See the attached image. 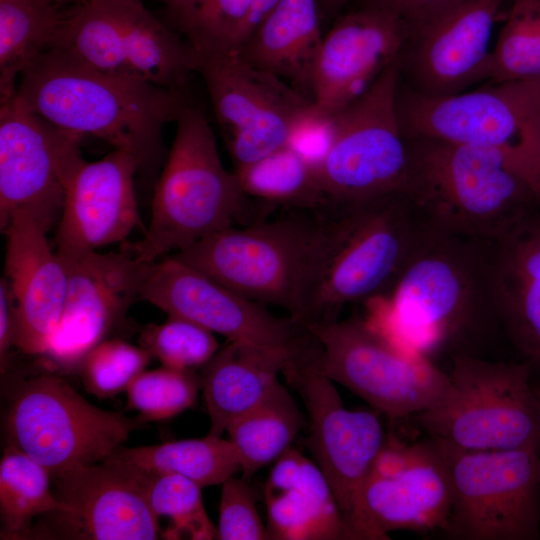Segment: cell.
I'll return each mask as SVG.
<instances>
[{
	"instance_id": "obj_1",
	"label": "cell",
	"mask_w": 540,
	"mask_h": 540,
	"mask_svg": "<svg viewBox=\"0 0 540 540\" xmlns=\"http://www.w3.org/2000/svg\"><path fill=\"white\" fill-rule=\"evenodd\" d=\"M494 241L426 226L391 290L368 300L365 320L396 346L425 356L470 353L499 325L493 285Z\"/></svg>"
},
{
	"instance_id": "obj_2",
	"label": "cell",
	"mask_w": 540,
	"mask_h": 540,
	"mask_svg": "<svg viewBox=\"0 0 540 540\" xmlns=\"http://www.w3.org/2000/svg\"><path fill=\"white\" fill-rule=\"evenodd\" d=\"M314 211L295 318L303 327L338 319L347 304L386 295L426 228L404 192L327 201Z\"/></svg>"
},
{
	"instance_id": "obj_3",
	"label": "cell",
	"mask_w": 540,
	"mask_h": 540,
	"mask_svg": "<svg viewBox=\"0 0 540 540\" xmlns=\"http://www.w3.org/2000/svg\"><path fill=\"white\" fill-rule=\"evenodd\" d=\"M16 96L65 134L97 137L132 154L142 171L161 164L164 126L190 103L187 92L104 73L55 49L21 73Z\"/></svg>"
},
{
	"instance_id": "obj_4",
	"label": "cell",
	"mask_w": 540,
	"mask_h": 540,
	"mask_svg": "<svg viewBox=\"0 0 540 540\" xmlns=\"http://www.w3.org/2000/svg\"><path fill=\"white\" fill-rule=\"evenodd\" d=\"M405 193L431 229L496 241L540 205L529 181L499 151L430 138H408Z\"/></svg>"
},
{
	"instance_id": "obj_5",
	"label": "cell",
	"mask_w": 540,
	"mask_h": 540,
	"mask_svg": "<svg viewBox=\"0 0 540 540\" xmlns=\"http://www.w3.org/2000/svg\"><path fill=\"white\" fill-rule=\"evenodd\" d=\"M175 122L149 225L141 240L123 248L144 263L184 250L255 213L236 174L223 166L202 110L189 103Z\"/></svg>"
},
{
	"instance_id": "obj_6",
	"label": "cell",
	"mask_w": 540,
	"mask_h": 540,
	"mask_svg": "<svg viewBox=\"0 0 540 540\" xmlns=\"http://www.w3.org/2000/svg\"><path fill=\"white\" fill-rule=\"evenodd\" d=\"M450 386L411 417L429 437L468 450H540V410L530 366L472 353L452 356Z\"/></svg>"
},
{
	"instance_id": "obj_7",
	"label": "cell",
	"mask_w": 540,
	"mask_h": 540,
	"mask_svg": "<svg viewBox=\"0 0 540 540\" xmlns=\"http://www.w3.org/2000/svg\"><path fill=\"white\" fill-rule=\"evenodd\" d=\"M540 79L491 83L449 96L398 87L407 138H430L502 153L540 197Z\"/></svg>"
},
{
	"instance_id": "obj_8",
	"label": "cell",
	"mask_w": 540,
	"mask_h": 540,
	"mask_svg": "<svg viewBox=\"0 0 540 540\" xmlns=\"http://www.w3.org/2000/svg\"><path fill=\"white\" fill-rule=\"evenodd\" d=\"M48 49L104 73L183 92L197 67L193 47L140 0H84L73 5Z\"/></svg>"
},
{
	"instance_id": "obj_9",
	"label": "cell",
	"mask_w": 540,
	"mask_h": 540,
	"mask_svg": "<svg viewBox=\"0 0 540 540\" xmlns=\"http://www.w3.org/2000/svg\"><path fill=\"white\" fill-rule=\"evenodd\" d=\"M304 328L315 340L320 371L391 420L433 407L449 389V374L433 360L396 346L365 318L315 322Z\"/></svg>"
},
{
	"instance_id": "obj_10",
	"label": "cell",
	"mask_w": 540,
	"mask_h": 540,
	"mask_svg": "<svg viewBox=\"0 0 540 540\" xmlns=\"http://www.w3.org/2000/svg\"><path fill=\"white\" fill-rule=\"evenodd\" d=\"M449 472L444 534L455 540L540 538V450H468L431 437Z\"/></svg>"
},
{
	"instance_id": "obj_11",
	"label": "cell",
	"mask_w": 540,
	"mask_h": 540,
	"mask_svg": "<svg viewBox=\"0 0 540 540\" xmlns=\"http://www.w3.org/2000/svg\"><path fill=\"white\" fill-rule=\"evenodd\" d=\"M288 211L225 228L173 256L247 299L286 309L295 321L316 215Z\"/></svg>"
},
{
	"instance_id": "obj_12",
	"label": "cell",
	"mask_w": 540,
	"mask_h": 540,
	"mask_svg": "<svg viewBox=\"0 0 540 540\" xmlns=\"http://www.w3.org/2000/svg\"><path fill=\"white\" fill-rule=\"evenodd\" d=\"M400 79L398 59L363 96L333 116L330 148L314 167L328 201L405 193L410 145L397 107Z\"/></svg>"
},
{
	"instance_id": "obj_13",
	"label": "cell",
	"mask_w": 540,
	"mask_h": 540,
	"mask_svg": "<svg viewBox=\"0 0 540 540\" xmlns=\"http://www.w3.org/2000/svg\"><path fill=\"white\" fill-rule=\"evenodd\" d=\"M308 335L283 374L300 395L309 417L308 447L327 479L352 540H361V493L387 434L375 412L349 410L334 382L316 364Z\"/></svg>"
},
{
	"instance_id": "obj_14",
	"label": "cell",
	"mask_w": 540,
	"mask_h": 540,
	"mask_svg": "<svg viewBox=\"0 0 540 540\" xmlns=\"http://www.w3.org/2000/svg\"><path fill=\"white\" fill-rule=\"evenodd\" d=\"M137 424L120 412L94 406L52 373L23 383L6 417L11 446L44 466L51 478L105 460Z\"/></svg>"
},
{
	"instance_id": "obj_15",
	"label": "cell",
	"mask_w": 540,
	"mask_h": 540,
	"mask_svg": "<svg viewBox=\"0 0 540 540\" xmlns=\"http://www.w3.org/2000/svg\"><path fill=\"white\" fill-rule=\"evenodd\" d=\"M195 53L234 169L286 146L312 100L252 65L239 48Z\"/></svg>"
},
{
	"instance_id": "obj_16",
	"label": "cell",
	"mask_w": 540,
	"mask_h": 540,
	"mask_svg": "<svg viewBox=\"0 0 540 540\" xmlns=\"http://www.w3.org/2000/svg\"><path fill=\"white\" fill-rule=\"evenodd\" d=\"M53 493L63 508L48 513L43 536L82 540H152L160 533L150 508V475L114 455L56 476Z\"/></svg>"
},
{
	"instance_id": "obj_17",
	"label": "cell",
	"mask_w": 540,
	"mask_h": 540,
	"mask_svg": "<svg viewBox=\"0 0 540 540\" xmlns=\"http://www.w3.org/2000/svg\"><path fill=\"white\" fill-rule=\"evenodd\" d=\"M67 273V292L59 325L43 355L66 371L78 369L85 355L140 300L150 263L122 249L118 253L57 247Z\"/></svg>"
},
{
	"instance_id": "obj_18",
	"label": "cell",
	"mask_w": 540,
	"mask_h": 540,
	"mask_svg": "<svg viewBox=\"0 0 540 540\" xmlns=\"http://www.w3.org/2000/svg\"><path fill=\"white\" fill-rule=\"evenodd\" d=\"M79 139L30 111L15 95L0 109V228L17 210L48 232L60 219Z\"/></svg>"
},
{
	"instance_id": "obj_19",
	"label": "cell",
	"mask_w": 540,
	"mask_h": 540,
	"mask_svg": "<svg viewBox=\"0 0 540 540\" xmlns=\"http://www.w3.org/2000/svg\"><path fill=\"white\" fill-rule=\"evenodd\" d=\"M140 300L228 341L291 347L305 332L291 317L275 316L266 305L237 294L173 255L150 263Z\"/></svg>"
},
{
	"instance_id": "obj_20",
	"label": "cell",
	"mask_w": 540,
	"mask_h": 540,
	"mask_svg": "<svg viewBox=\"0 0 540 540\" xmlns=\"http://www.w3.org/2000/svg\"><path fill=\"white\" fill-rule=\"evenodd\" d=\"M510 0H462L429 24L409 33L401 58L413 86L426 96L464 92L488 79L496 19Z\"/></svg>"
},
{
	"instance_id": "obj_21",
	"label": "cell",
	"mask_w": 540,
	"mask_h": 540,
	"mask_svg": "<svg viewBox=\"0 0 540 540\" xmlns=\"http://www.w3.org/2000/svg\"><path fill=\"white\" fill-rule=\"evenodd\" d=\"M408 28L397 16L368 5L344 15L323 36L311 85V100L334 116L363 96L401 58Z\"/></svg>"
},
{
	"instance_id": "obj_22",
	"label": "cell",
	"mask_w": 540,
	"mask_h": 540,
	"mask_svg": "<svg viewBox=\"0 0 540 540\" xmlns=\"http://www.w3.org/2000/svg\"><path fill=\"white\" fill-rule=\"evenodd\" d=\"M139 171L136 158L118 149L97 161L79 157L65 181L57 247L97 250L125 242L141 225L134 187Z\"/></svg>"
},
{
	"instance_id": "obj_23",
	"label": "cell",
	"mask_w": 540,
	"mask_h": 540,
	"mask_svg": "<svg viewBox=\"0 0 540 540\" xmlns=\"http://www.w3.org/2000/svg\"><path fill=\"white\" fill-rule=\"evenodd\" d=\"M6 236L5 275L14 301V346L28 355H44L62 317L67 273L46 231L27 212H13Z\"/></svg>"
},
{
	"instance_id": "obj_24",
	"label": "cell",
	"mask_w": 540,
	"mask_h": 540,
	"mask_svg": "<svg viewBox=\"0 0 540 540\" xmlns=\"http://www.w3.org/2000/svg\"><path fill=\"white\" fill-rule=\"evenodd\" d=\"M451 505L449 472L428 436L406 469L392 476H368L361 493V540H388L390 532L398 530H443Z\"/></svg>"
},
{
	"instance_id": "obj_25",
	"label": "cell",
	"mask_w": 540,
	"mask_h": 540,
	"mask_svg": "<svg viewBox=\"0 0 540 540\" xmlns=\"http://www.w3.org/2000/svg\"><path fill=\"white\" fill-rule=\"evenodd\" d=\"M498 324L540 381V212L523 216L493 245Z\"/></svg>"
},
{
	"instance_id": "obj_26",
	"label": "cell",
	"mask_w": 540,
	"mask_h": 540,
	"mask_svg": "<svg viewBox=\"0 0 540 540\" xmlns=\"http://www.w3.org/2000/svg\"><path fill=\"white\" fill-rule=\"evenodd\" d=\"M264 498L269 539L352 540L324 474L293 448L275 461Z\"/></svg>"
},
{
	"instance_id": "obj_27",
	"label": "cell",
	"mask_w": 540,
	"mask_h": 540,
	"mask_svg": "<svg viewBox=\"0 0 540 540\" xmlns=\"http://www.w3.org/2000/svg\"><path fill=\"white\" fill-rule=\"evenodd\" d=\"M303 336L291 347L229 341L217 351L200 376L210 418L209 434L221 436L234 420L264 399Z\"/></svg>"
},
{
	"instance_id": "obj_28",
	"label": "cell",
	"mask_w": 540,
	"mask_h": 540,
	"mask_svg": "<svg viewBox=\"0 0 540 540\" xmlns=\"http://www.w3.org/2000/svg\"><path fill=\"white\" fill-rule=\"evenodd\" d=\"M322 40L317 0H279L239 49L252 65L311 99Z\"/></svg>"
},
{
	"instance_id": "obj_29",
	"label": "cell",
	"mask_w": 540,
	"mask_h": 540,
	"mask_svg": "<svg viewBox=\"0 0 540 540\" xmlns=\"http://www.w3.org/2000/svg\"><path fill=\"white\" fill-rule=\"evenodd\" d=\"M303 424L299 407L278 380L264 399L227 428L241 463L242 478L250 482L264 466L291 448Z\"/></svg>"
},
{
	"instance_id": "obj_30",
	"label": "cell",
	"mask_w": 540,
	"mask_h": 540,
	"mask_svg": "<svg viewBox=\"0 0 540 540\" xmlns=\"http://www.w3.org/2000/svg\"><path fill=\"white\" fill-rule=\"evenodd\" d=\"M112 455L148 475L175 474L206 487L222 484L241 471L230 440L209 434L203 438L115 450Z\"/></svg>"
},
{
	"instance_id": "obj_31",
	"label": "cell",
	"mask_w": 540,
	"mask_h": 540,
	"mask_svg": "<svg viewBox=\"0 0 540 540\" xmlns=\"http://www.w3.org/2000/svg\"><path fill=\"white\" fill-rule=\"evenodd\" d=\"M66 11L51 0H0V102L16 95V80L46 51Z\"/></svg>"
},
{
	"instance_id": "obj_32",
	"label": "cell",
	"mask_w": 540,
	"mask_h": 540,
	"mask_svg": "<svg viewBox=\"0 0 540 540\" xmlns=\"http://www.w3.org/2000/svg\"><path fill=\"white\" fill-rule=\"evenodd\" d=\"M234 173L251 199L268 206L314 210L328 201L314 167L288 145Z\"/></svg>"
},
{
	"instance_id": "obj_33",
	"label": "cell",
	"mask_w": 540,
	"mask_h": 540,
	"mask_svg": "<svg viewBox=\"0 0 540 540\" xmlns=\"http://www.w3.org/2000/svg\"><path fill=\"white\" fill-rule=\"evenodd\" d=\"M49 471L9 446L0 462V512L5 535L20 536L31 521L63 508L50 487Z\"/></svg>"
},
{
	"instance_id": "obj_34",
	"label": "cell",
	"mask_w": 540,
	"mask_h": 540,
	"mask_svg": "<svg viewBox=\"0 0 540 540\" xmlns=\"http://www.w3.org/2000/svg\"><path fill=\"white\" fill-rule=\"evenodd\" d=\"M491 83L540 79V0H511L492 49Z\"/></svg>"
},
{
	"instance_id": "obj_35",
	"label": "cell",
	"mask_w": 540,
	"mask_h": 540,
	"mask_svg": "<svg viewBox=\"0 0 540 540\" xmlns=\"http://www.w3.org/2000/svg\"><path fill=\"white\" fill-rule=\"evenodd\" d=\"M252 0H185L171 13L196 52L240 48Z\"/></svg>"
},
{
	"instance_id": "obj_36",
	"label": "cell",
	"mask_w": 540,
	"mask_h": 540,
	"mask_svg": "<svg viewBox=\"0 0 540 540\" xmlns=\"http://www.w3.org/2000/svg\"><path fill=\"white\" fill-rule=\"evenodd\" d=\"M202 487L175 474L150 475L147 498L151 510L170 524L164 532L167 539L212 540L217 526L209 519L202 498Z\"/></svg>"
},
{
	"instance_id": "obj_37",
	"label": "cell",
	"mask_w": 540,
	"mask_h": 540,
	"mask_svg": "<svg viewBox=\"0 0 540 540\" xmlns=\"http://www.w3.org/2000/svg\"><path fill=\"white\" fill-rule=\"evenodd\" d=\"M201 387L194 370L161 366L141 372L129 385L127 407L146 421L172 418L190 408Z\"/></svg>"
},
{
	"instance_id": "obj_38",
	"label": "cell",
	"mask_w": 540,
	"mask_h": 540,
	"mask_svg": "<svg viewBox=\"0 0 540 540\" xmlns=\"http://www.w3.org/2000/svg\"><path fill=\"white\" fill-rule=\"evenodd\" d=\"M152 358L143 346L122 339H105L85 355L78 370L89 393L108 398L126 391Z\"/></svg>"
},
{
	"instance_id": "obj_39",
	"label": "cell",
	"mask_w": 540,
	"mask_h": 540,
	"mask_svg": "<svg viewBox=\"0 0 540 540\" xmlns=\"http://www.w3.org/2000/svg\"><path fill=\"white\" fill-rule=\"evenodd\" d=\"M140 342L163 366L182 370L203 367L219 350L213 332L175 316L145 327Z\"/></svg>"
},
{
	"instance_id": "obj_40",
	"label": "cell",
	"mask_w": 540,
	"mask_h": 540,
	"mask_svg": "<svg viewBox=\"0 0 540 540\" xmlns=\"http://www.w3.org/2000/svg\"><path fill=\"white\" fill-rule=\"evenodd\" d=\"M217 538L219 540L269 539L249 482L233 475L222 484Z\"/></svg>"
},
{
	"instance_id": "obj_41",
	"label": "cell",
	"mask_w": 540,
	"mask_h": 540,
	"mask_svg": "<svg viewBox=\"0 0 540 540\" xmlns=\"http://www.w3.org/2000/svg\"><path fill=\"white\" fill-rule=\"evenodd\" d=\"M333 133V116L319 112L312 102L311 107L295 123L287 145L315 167L327 154Z\"/></svg>"
},
{
	"instance_id": "obj_42",
	"label": "cell",
	"mask_w": 540,
	"mask_h": 540,
	"mask_svg": "<svg viewBox=\"0 0 540 540\" xmlns=\"http://www.w3.org/2000/svg\"><path fill=\"white\" fill-rule=\"evenodd\" d=\"M462 0H369L402 20L411 33L437 19ZM409 35V34H408Z\"/></svg>"
},
{
	"instance_id": "obj_43",
	"label": "cell",
	"mask_w": 540,
	"mask_h": 540,
	"mask_svg": "<svg viewBox=\"0 0 540 540\" xmlns=\"http://www.w3.org/2000/svg\"><path fill=\"white\" fill-rule=\"evenodd\" d=\"M15 311L13 296L5 277L0 279V364L7 367L10 349L14 346Z\"/></svg>"
},
{
	"instance_id": "obj_44",
	"label": "cell",
	"mask_w": 540,
	"mask_h": 540,
	"mask_svg": "<svg viewBox=\"0 0 540 540\" xmlns=\"http://www.w3.org/2000/svg\"><path fill=\"white\" fill-rule=\"evenodd\" d=\"M279 0H252L251 11L244 35V42L250 37L257 26L270 13ZM241 45V46H242Z\"/></svg>"
},
{
	"instance_id": "obj_45",
	"label": "cell",
	"mask_w": 540,
	"mask_h": 540,
	"mask_svg": "<svg viewBox=\"0 0 540 540\" xmlns=\"http://www.w3.org/2000/svg\"><path fill=\"white\" fill-rule=\"evenodd\" d=\"M350 1L351 0H321V3L328 12H335Z\"/></svg>"
},
{
	"instance_id": "obj_46",
	"label": "cell",
	"mask_w": 540,
	"mask_h": 540,
	"mask_svg": "<svg viewBox=\"0 0 540 540\" xmlns=\"http://www.w3.org/2000/svg\"><path fill=\"white\" fill-rule=\"evenodd\" d=\"M158 1H161L164 4H166L170 13H172L176 11L184 3L185 0H158Z\"/></svg>"
},
{
	"instance_id": "obj_47",
	"label": "cell",
	"mask_w": 540,
	"mask_h": 540,
	"mask_svg": "<svg viewBox=\"0 0 540 540\" xmlns=\"http://www.w3.org/2000/svg\"><path fill=\"white\" fill-rule=\"evenodd\" d=\"M53 3L63 6L65 4H78L84 0H51Z\"/></svg>"
},
{
	"instance_id": "obj_48",
	"label": "cell",
	"mask_w": 540,
	"mask_h": 540,
	"mask_svg": "<svg viewBox=\"0 0 540 540\" xmlns=\"http://www.w3.org/2000/svg\"><path fill=\"white\" fill-rule=\"evenodd\" d=\"M533 385H534V390H535V394H536V397H537V401H538V404H539V410H540V381L534 379Z\"/></svg>"
},
{
	"instance_id": "obj_49",
	"label": "cell",
	"mask_w": 540,
	"mask_h": 540,
	"mask_svg": "<svg viewBox=\"0 0 540 540\" xmlns=\"http://www.w3.org/2000/svg\"><path fill=\"white\" fill-rule=\"evenodd\" d=\"M539 114H540V105H539Z\"/></svg>"
}]
</instances>
